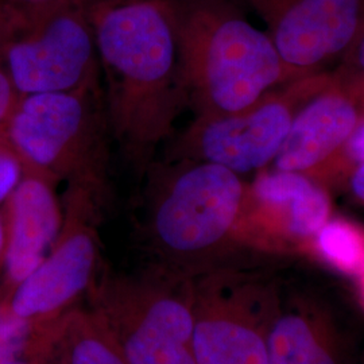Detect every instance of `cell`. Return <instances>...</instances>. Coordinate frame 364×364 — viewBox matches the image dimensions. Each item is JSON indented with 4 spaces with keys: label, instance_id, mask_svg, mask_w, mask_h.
<instances>
[{
    "label": "cell",
    "instance_id": "cell-10",
    "mask_svg": "<svg viewBox=\"0 0 364 364\" xmlns=\"http://www.w3.org/2000/svg\"><path fill=\"white\" fill-rule=\"evenodd\" d=\"M102 200L88 189L66 188L64 223L57 242L1 304L11 316L30 321L58 317L91 287L99 258L95 221Z\"/></svg>",
    "mask_w": 364,
    "mask_h": 364
},
{
    "label": "cell",
    "instance_id": "cell-16",
    "mask_svg": "<svg viewBox=\"0 0 364 364\" xmlns=\"http://www.w3.org/2000/svg\"><path fill=\"white\" fill-rule=\"evenodd\" d=\"M60 317L30 321L0 306V364H60Z\"/></svg>",
    "mask_w": 364,
    "mask_h": 364
},
{
    "label": "cell",
    "instance_id": "cell-22",
    "mask_svg": "<svg viewBox=\"0 0 364 364\" xmlns=\"http://www.w3.org/2000/svg\"><path fill=\"white\" fill-rule=\"evenodd\" d=\"M364 164V117L351 134L341 156V168L346 181L352 170Z\"/></svg>",
    "mask_w": 364,
    "mask_h": 364
},
{
    "label": "cell",
    "instance_id": "cell-12",
    "mask_svg": "<svg viewBox=\"0 0 364 364\" xmlns=\"http://www.w3.org/2000/svg\"><path fill=\"white\" fill-rule=\"evenodd\" d=\"M267 26L293 80L343 60L364 27V0H242Z\"/></svg>",
    "mask_w": 364,
    "mask_h": 364
},
{
    "label": "cell",
    "instance_id": "cell-6",
    "mask_svg": "<svg viewBox=\"0 0 364 364\" xmlns=\"http://www.w3.org/2000/svg\"><path fill=\"white\" fill-rule=\"evenodd\" d=\"M269 364H364V312L352 287L304 266L279 270Z\"/></svg>",
    "mask_w": 364,
    "mask_h": 364
},
{
    "label": "cell",
    "instance_id": "cell-13",
    "mask_svg": "<svg viewBox=\"0 0 364 364\" xmlns=\"http://www.w3.org/2000/svg\"><path fill=\"white\" fill-rule=\"evenodd\" d=\"M362 117L358 96L333 73L326 88L302 105L293 119L273 169L299 173L324 186L346 181L341 156Z\"/></svg>",
    "mask_w": 364,
    "mask_h": 364
},
{
    "label": "cell",
    "instance_id": "cell-11",
    "mask_svg": "<svg viewBox=\"0 0 364 364\" xmlns=\"http://www.w3.org/2000/svg\"><path fill=\"white\" fill-rule=\"evenodd\" d=\"M326 186L284 170H260L247 188L237 230L242 247L263 254H290L312 247L331 219Z\"/></svg>",
    "mask_w": 364,
    "mask_h": 364
},
{
    "label": "cell",
    "instance_id": "cell-15",
    "mask_svg": "<svg viewBox=\"0 0 364 364\" xmlns=\"http://www.w3.org/2000/svg\"><path fill=\"white\" fill-rule=\"evenodd\" d=\"M60 364H130L93 312L63 313L58 335Z\"/></svg>",
    "mask_w": 364,
    "mask_h": 364
},
{
    "label": "cell",
    "instance_id": "cell-4",
    "mask_svg": "<svg viewBox=\"0 0 364 364\" xmlns=\"http://www.w3.org/2000/svg\"><path fill=\"white\" fill-rule=\"evenodd\" d=\"M108 123L100 90L21 96L3 135L25 173L105 195Z\"/></svg>",
    "mask_w": 364,
    "mask_h": 364
},
{
    "label": "cell",
    "instance_id": "cell-21",
    "mask_svg": "<svg viewBox=\"0 0 364 364\" xmlns=\"http://www.w3.org/2000/svg\"><path fill=\"white\" fill-rule=\"evenodd\" d=\"M336 75L351 88L364 85V27L350 50L343 57Z\"/></svg>",
    "mask_w": 364,
    "mask_h": 364
},
{
    "label": "cell",
    "instance_id": "cell-23",
    "mask_svg": "<svg viewBox=\"0 0 364 364\" xmlns=\"http://www.w3.org/2000/svg\"><path fill=\"white\" fill-rule=\"evenodd\" d=\"M347 181L353 196L364 204V164L352 170Z\"/></svg>",
    "mask_w": 364,
    "mask_h": 364
},
{
    "label": "cell",
    "instance_id": "cell-17",
    "mask_svg": "<svg viewBox=\"0 0 364 364\" xmlns=\"http://www.w3.org/2000/svg\"><path fill=\"white\" fill-rule=\"evenodd\" d=\"M312 251L341 278L355 279L364 269V228L346 218H331L313 239Z\"/></svg>",
    "mask_w": 364,
    "mask_h": 364
},
{
    "label": "cell",
    "instance_id": "cell-18",
    "mask_svg": "<svg viewBox=\"0 0 364 364\" xmlns=\"http://www.w3.org/2000/svg\"><path fill=\"white\" fill-rule=\"evenodd\" d=\"M14 23L15 18L13 14L0 1V134L4 130L13 114L14 108L21 97L14 87L4 57L6 41L13 30Z\"/></svg>",
    "mask_w": 364,
    "mask_h": 364
},
{
    "label": "cell",
    "instance_id": "cell-5",
    "mask_svg": "<svg viewBox=\"0 0 364 364\" xmlns=\"http://www.w3.org/2000/svg\"><path fill=\"white\" fill-rule=\"evenodd\" d=\"M91 312L130 364H197L192 277L158 266L107 274L93 285Z\"/></svg>",
    "mask_w": 364,
    "mask_h": 364
},
{
    "label": "cell",
    "instance_id": "cell-20",
    "mask_svg": "<svg viewBox=\"0 0 364 364\" xmlns=\"http://www.w3.org/2000/svg\"><path fill=\"white\" fill-rule=\"evenodd\" d=\"M23 176V169L19 158L14 153L11 146L6 141L3 132L0 134V204L11 195Z\"/></svg>",
    "mask_w": 364,
    "mask_h": 364
},
{
    "label": "cell",
    "instance_id": "cell-26",
    "mask_svg": "<svg viewBox=\"0 0 364 364\" xmlns=\"http://www.w3.org/2000/svg\"><path fill=\"white\" fill-rule=\"evenodd\" d=\"M351 90L355 92V95L358 96V99H359V102H360L364 117V85H360V87H358V88H351Z\"/></svg>",
    "mask_w": 364,
    "mask_h": 364
},
{
    "label": "cell",
    "instance_id": "cell-14",
    "mask_svg": "<svg viewBox=\"0 0 364 364\" xmlns=\"http://www.w3.org/2000/svg\"><path fill=\"white\" fill-rule=\"evenodd\" d=\"M55 183L25 173L3 203L6 246L3 273L7 297L48 257L64 223ZM6 301V299H4Z\"/></svg>",
    "mask_w": 364,
    "mask_h": 364
},
{
    "label": "cell",
    "instance_id": "cell-25",
    "mask_svg": "<svg viewBox=\"0 0 364 364\" xmlns=\"http://www.w3.org/2000/svg\"><path fill=\"white\" fill-rule=\"evenodd\" d=\"M4 246H6V231H4V220H3V215L0 213V270H3Z\"/></svg>",
    "mask_w": 364,
    "mask_h": 364
},
{
    "label": "cell",
    "instance_id": "cell-8",
    "mask_svg": "<svg viewBox=\"0 0 364 364\" xmlns=\"http://www.w3.org/2000/svg\"><path fill=\"white\" fill-rule=\"evenodd\" d=\"M332 77L329 72L308 75L278 87L243 111L195 117L171 144L166 161L216 164L239 176L264 169L273 164L301 107Z\"/></svg>",
    "mask_w": 364,
    "mask_h": 364
},
{
    "label": "cell",
    "instance_id": "cell-9",
    "mask_svg": "<svg viewBox=\"0 0 364 364\" xmlns=\"http://www.w3.org/2000/svg\"><path fill=\"white\" fill-rule=\"evenodd\" d=\"M4 57L19 96L99 90L100 61L88 6L15 21Z\"/></svg>",
    "mask_w": 364,
    "mask_h": 364
},
{
    "label": "cell",
    "instance_id": "cell-19",
    "mask_svg": "<svg viewBox=\"0 0 364 364\" xmlns=\"http://www.w3.org/2000/svg\"><path fill=\"white\" fill-rule=\"evenodd\" d=\"M16 22H26L43 14L69 6H90L95 0H0Z\"/></svg>",
    "mask_w": 364,
    "mask_h": 364
},
{
    "label": "cell",
    "instance_id": "cell-1",
    "mask_svg": "<svg viewBox=\"0 0 364 364\" xmlns=\"http://www.w3.org/2000/svg\"><path fill=\"white\" fill-rule=\"evenodd\" d=\"M88 14L108 130L131 165L147 169L188 107L171 0H95Z\"/></svg>",
    "mask_w": 364,
    "mask_h": 364
},
{
    "label": "cell",
    "instance_id": "cell-2",
    "mask_svg": "<svg viewBox=\"0 0 364 364\" xmlns=\"http://www.w3.org/2000/svg\"><path fill=\"white\" fill-rule=\"evenodd\" d=\"M186 105L231 115L291 81L273 41L232 0H171Z\"/></svg>",
    "mask_w": 364,
    "mask_h": 364
},
{
    "label": "cell",
    "instance_id": "cell-24",
    "mask_svg": "<svg viewBox=\"0 0 364 364\" xmlns=\"http://www.w3.org/2000/svg\"><path fill=\"white\" fill-rule=\"evenodd\" d=\"M352 290H353L355 297L358 299V302H359V305H360V308L363 309L364 312V269L363 272L353 279Z\"/></svg>",
    "mask_w": 364,
    "mask_h": 364
},
{
    "label": "cell",
    "instance_id": "cell-3",
    "mask_svg": "<svg viewBox=\"0 0 364 364\" xmlns=\"http://www.w3.org/2000/svg\"><path fill=\"white\" fill-rule=\"evenodd\" d=\"M151 176L147 235L158 267L195 277L246 251L237 230L248 185L216 164L171 161Z\"/></svg>",
    "mask_w": 364,
    "mask_h": 364
},
{
    "label": "cell",
    "instance_id": "cell-7",
    "mask_svg": "<svg viewBox=\"0 0 364 364\" xmlns=\"http://www.w3.org/2000/svg\"><path fill=\"white\" fill-rule=\"evenodd\" d=\"M237 258L192 277L197 364H269L279 270Z\"/></svg>",
    "mask_w": 364,
    "mask_h": 364
}]
</instances>
